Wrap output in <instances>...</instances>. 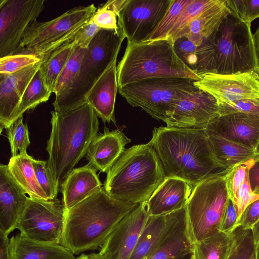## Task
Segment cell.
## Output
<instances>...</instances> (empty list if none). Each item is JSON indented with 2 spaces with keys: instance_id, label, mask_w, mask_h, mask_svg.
Returning <instances> with one entry per match:
<instances>
[{
  "instance_id": "1",
  "label": "cell",
  "mask_w": 259,
  "mask_h": 259,
  "mask_svg": "<svg viewBox=\"0 0 259 259\" xmlns=\"http://www.w3.org/2000/svg\"><path fill=\"white\" fill-rule=\"evenodd\" d=\"M155 149L165 177L183 180L194 187L230 170L215 159L204 128L160 126L149 142Z\"/></svg>"
},
{
  "instance_id": "2",
  "label": "cell",
  "mask_w": 259,
  "mask_h": 259,
  "mask_svg": "<svg viewBox=\"0 0 259 259\" xmlns=\"http://www.w3.org/2000/svg\"><path fill=\"white\" fill-rule=\"evenodd\" d=\"M138 204L114 198L102 187L66 209L61 244L76 254L101 247L119 223Z\"/></svg>"
},
{
  "instance_id": "3",
  "label": "cell",
  "mask_w": 259,
  "mask_h": 259,
  "mask_svg": "<svg viewBox=\"0 0 259 259\" xmlns=\"http://www.w3.org/2000/svg\"><path fill=\"white\" fill-rule=\"evenodd\" d=\"M51 113L52 128L46 150L49 156V170L60 187L86 155L98 135L99 120L88 103L74 109Z\"/></svg>"
},
{
  "instance_id": "4",
  "label": "cell",
  "mask_w": 259,
  "mask_h": 259,
  "mask_svg": "<svg viewBox=\"0 0 259 259\" xmlns=\"http://www.w3.org/2000/svg\"><path fill=\"white\" fill-rule=\"evenodd\" d=\"M104 188L112 197L128 203L147 201L165 177L152 145H134L106 172Z\"/></svg>"
},
{
  "instance_id": "5",
  "label": "cell",
  "mask_w": 259,
  "mask_h": 259,
  "mask_svg": "<svg viewBox=\"0 0 259 259\" xmlns=\"http://www.w3.org/2000/svg\"><path fill=\"white\" fill-rule=\"evenodd\" d=\"M118 88L141 80L179 77L199 80L198 75L178 56L170 38L140 43L127 41L117 66Z\"/></svg>"
},
{
  "instance_id": "6",
  "label": "cell",
  "mask_w": 259,
  "mask_h": 259,
  "mask_svg": "<svg viewBox=\"0 0 259 259\" xmlns=\"http://www.w3.org/2000/svg\"><path fill=\"white\" fill-rule=\"evenodd\" d=\"M210 72L219 75L259 72L251 24L232 11L207 38Z\"/></svg>"
},
{
  "instance_id": "7",
  "label": "cell",
  "mask_w": 259,
  "mask_h": 259,
  "mask_svg": "<svg viewBox=\"0 0 259 259\" xmlns=\"http://www.w3.org/2000/svg\"><path fill=\"white\" fill-rule=\"evenodd\" d=\"M125 38L119 28L101 29L87 49L79 72L71 84L55 96V111L64 112L86 104L87 95L115 62Z\"/></svg>"
},
{
  "instance_id": "8",
  "label": "cell",
  "mask_w": 259,
  "mask_h": 259,
  "mask_svg": "<svg viewBox=\"0 0 259 259\" xmlns=\"http://www.w3.org/2000/svg\"><path fill=\"white\" fill-rule=\"evenodd\" d=\"M195 80L179 77L147 78L119 88L118 92L132 106L165 122L177 103L195 87Z\"/></svg>"
},
{
  "instance_id": "9",
  "label": "cell",
  "mask_w": 259,
  "mask_h": 259,
  "mask_svg": "<svg viewBox=\"0 0 259 259\" xmlns=\"http://www.w3.org/2000/svg\"><path fill=\"white\" fill-rule=\"evenodd\" d=\"M225 176L205 180L193 187L186 205L193 243L220 232L229 198Z\"/></svg>"
},
{
  "instance_id": "10",
  "label": "cell",
  "mask_w": 259,
  "mask_h": 259,
  "mask_svg": "<svg viewBox=\"0 0 259 259\" xmlns=\"http://www.w3.org/2000/svg\"><path fill=\"white\" fill-rule=\"evenodd\" d=\"M65 211L58 199L45 201L29 197L17 229L22 236L30 240L61 244Z\"/></svg>"
},
{
  "instance_id": "11",
  "label": "cell",
  "mask_w": 259,
  "mask_h": 259,
  "mask_svg": "<svg viewBox=\"0 0 259 259\" xmlns=\"http://www.w3.org/2000/svg\"><path fill=\"white\" fill-rule=\"evenodd\" d=\"M44 0H0V58L15 54Z\"/></svg>"
},
{
  "instance_id": "12",
  "label": "cell",
  "mask_w": 259,
  "mask_h": 259,
  "mask_svg": "<svg viewBox=\"0 0 259 259\" xmlns=\"http://www.w3.org/2000/svg\"><path fill=\"white\" fill-rule=\"evenodd\" d=\"M171 0H127L117 16L118 24L127 41H146L168 9Z\"/></svg>"
},
{
  "instance_id": "13",
  "label": "cell",
  "mask_w": 259,
  "mask_h": 259,
  "mask_svg": "<svg viewBox=\"0 0 259 259\" xmlns=\"http://www.w3.org/2000/svg\"><path fill=\"white\" fill-rule=\"evenodd\" d=\"M97 10L95 5L92 4L87 7L72 8L48 21L35 20L26 30L17 52L22 49L41 46L58 39L88 22Z\"/></svg>"
},
{
  "instance_id": "14",
  "label": "cell",
  "mask_w": 259,
  "mask_h": 259,
  "mask_svg": "<svg viewBox=\"0 0 259 259\" xmlns=\"http://www.w3.org/2000/svg\"><path fill=\"white\" fill-rule=\"evenodd\" d=\"M194 85L213 96L218 102H233L247 99H259V72L219 75L197 74Z\"/></svg>"
},
{
  "instance_id": "15",
  "label": "cell",
  "mask_w": 259,
  "mask_h": 259,
  "mask_svg": "<svg viewBox=\"0 0 259 259\" xmlns=\"http://www.w3.org/2000/svg\"><path fill=\"white\" fill-rule=\"evenodd\" d=\"M149 214L147 201L139 203L117 225L101 246V259H130Z\"/></svg>"
},
{
  "instance_id": "16",
  "label": "cell",
  "mask_w": 259,
  "mask_h": 259,
  "mask_svg": "<svg viewBox=\"0 0 259 259\" xmlns=\"http://www.w3.org/2000/svg\"><path fill=\"white\" fill-rule=\"evenodd\" d=\"M219 110L217 99L195 86L177 103L165 123L168 127L204 128Z\"/></svg>"
},
{
  "instance_id": "17",
  "label": "cell",
  "mask_w": 259,
  "mask_h": 259,
  "mask_svg": "<svg viewBox=\"0 0 259 259\" xmlns=\"http://www.w3.org/2000/svg\"><path fill=\"white\" fill-rule=\"evenodd\" d=\"M207 135H213L253 150L259 142V116L243 113L220 115L204 127Z\"/></svg>"
},
{
  "instance_id": "18",
  "label": "cell",
  "mask_w": 259,
  "mask_h": 259,
  "mask_svg": "<svg viewBox=\"0 0 259 259\" xmlns=\"http://www.w3.org/2000/svg\"><path fill=\"white\" fill-rule=\"evenodd\" d=\"M11 175L7 165H0V230L6 235L17 229L28 197Z\"/></svg>"
},
{
  "instance_id": "19",
  "label": "cell",
  "mask_w": 259,
  "mask_h": 259,
  "mask_svg": "<svg viewBox=\"0 0 259 259\" xmlns=\"http://www.w3.org/2000/svg\"><path fill=\"white\" fill-rule=\"evenodd\" d=\"M42 61L11 74H0L1 133L3 128H7L27 87L39 69Z\"/></svg>"
},
{
  "instance_id": "20",
  "label": "cell",
  "mask_w": 259,
  "mask_h": 259,
  "mask_svg": "<svg viewBox=\"0 0 259 259\" xmlns=\"http://www.w3.org/2000/svg\"><path fill=\"white\" fill-rule=\"evenodd\" d=\"M121 131H110L105 127L103 133L98 134L90 144L86 157L89 164L97 171L107 172L125 152L131 142Z\"/></svg>"
},
{
  "instance_id": "21",
  "label": "cell",
  "mask_w": 259,
  "mask_h": 259,
  "mask_svg": "<svg viewBox=\"0 0 259 259\" xmlns=\"http://www.w3.org/2000/svg\"><path fill=\"white\" fill-rule=\"evenodd\" d=\"M193 189L183 180L165 177L147 201L149 214L164 215L185 207Z\"/></svg>"
},
{
  "instance_id": "22",
  "label": "cell",
  "mask_w": 259,
  "mask_h": 259,
  "mask_svg": "<svg viewBox=\"0 0 259 259\" xmlns=\"http://www.w3.org/2000/svg\"><path fill=\"white\" fill-rule=\"evenodd\" d=\"M192 241L186 206L176 210L169 231L153 251L145 259H174L191 253Z\"/></svg>"
},
{
  "instance_id": "23",
  "label": "cell",
  "mask_w": 259,
  "mask_h": 259,
  "mask_svg": "<svg viewBox=\"0 0 259 259\" xmlns=\"http://www.w3.org/2000/svg\"><path fill=\"white\" fill-rule=\"evenodd\" d=\"M118 90L116 62H114L96 82L85 97L98 117L103 122L116 124L114 108Z\"/></svg>"
},
{
  "instance_id": "24",
  "label": "cell",
  "mask_w": 259,
  "mask_h": 259,
  "mask_svg": "<svg viewBox=\"0 0 259 259\" xmlns=\"http://www.w3.org/2000/svg\"><path fill=\"white\" fill-rule=\"evenodd\" d=\"M97 170L89 164L74 168L61 186L62 203L69 209L102 187Z\"/></svg>"
},
{
  "instance_id": "25",
  "label": "cell",
  "mask_w": 259,
  "mask_h": 259,
  "mask_svg": "<svg viewBox=\"0 0 259 259\" xmlns=\"http://www.w3.org/2000/svg\"><path fill=\"white\" fill-rule=\"evenodd\" d=\"M11 259H75L74 254L60 244L35 241L20 234L10 239Z\"/></svg>"
},
{
  "instance_id": "26",
  "label": "cell",
  "mask_w": 259,
  "mask_h": 259,
  "mask_svg": "<svg viewBox=\"0 0 259 259\" xmlns=\"http://www.w3.org/2000/svg\"><path fill=\"white\" fill-rule=\"evenodd\" d=\"M176 213V210L164 215H149L130 259L148 257L169 231Z\"/></svg>"
},
{
  "instance_id": "27",
  "label": "cell",
  "mask_w": 259,
  "mask_h": 259,
  "mask_svg": "<svg viewBox=\"0 0 259 259\" xmlns=\"http://www.w3.org/2000/svg\"><path fill=\"white\" fill-rule=\"evenodd\" d=\"M230 12L226 0H218L216 4L201 13L191 21L184 36L196 46H199L212 33Z\"/></svg>"
},
{
  "instance_id": "28",
  "label": "cell",
  "mask_w": 259,
  "mask_h": 259,
  "mask_svg": "<svg viewBox=\"0 0 259 259\" xmlns=\"http://www.w3.org/2000/svg\"><path fill=\"white\" fill-rule=\"evenodd\" d=\"M34 159L27 153L11 157L7 165L9 172L29 197L48 201L37 180L33 166Z\"/></svg>"
},
{
  "instance_id": "29",
  "label": "cell",
  "mask_w": 259,
  "mask_h": 259,
  "mask_svg": "<svg viewBox=\"0 0 259 259\" xmlns=\"http://www.w3.org/2000/svg\"><path fill=\"white\" fill-rule=\"evenodd\" d=\"M207 137L215 159L228 170L259 156L255 150L223 138L213 135Z\"/></svg>"
},
{
  "instance_id": "30",
  "label": "cell",
  "mask_w": 259,
  "mask_h": 259,
  "mask_svg": "<svg viewBox=\"0 0 259 259\" xmlns=\"http://www.w3.org/2000/svg\"><path fill=\"white\" fill-rule=\"evenodd\" d=\"M174 47L179 58L196 74L209 73V55L205 39L196 46L184 36L175 40Z\"/></svg>"
},
{
  "instance_id": "31",
  "label": "cell",
  "mask_w": 259,
  "mask_h": 259,
  "mask_svg": "<svg viewBox=\"0 0 259 259\" xmlns=\"http://www.w3.org/2000/svg\"><path fill=\"white\" fill-rule=\"evenodd\" d=\"M234 242L233 232L222 231L193 244L190 259H227Z\"/></svg>"
},
{
  "instance_id": "32",
  "label": "cell",
  "mask_w": 259,
  "mask_h": 259,
  "mask_svg": "<svg viewBox=\"0 0 259 259\" xmlns=\"http://www.w3.org/2000/svg\"><path fill=\"white\" fill-rule=\"evenodd\" d=\"M52 93L46 83L39 68L27 87L18 106L9 121L7 128L18 118L23 116L26 111L33 109L40 103L47 102Z\"/></svg>"
},
{
  "instance_id": "33",
  "label": "cell",
  "mask_w": 259,
  "mask_h": 259,
  "mask_svg": "<svg viewBox=\"0 0 259 259\" xmlns=\"http://www.w3.org/2000/svg\"><path fill=\"white\" fill-rule=\"evenodd\" d=\"M77 46L74 40L44 57L40 69L46 83L53 93L55 83Z\"/></svg>"
},
{
  "instance_id": "34",
  "label": "cell",
  "mask_w": 259,
  "mask_h": 259,
  "mask_svg": "<svg viewBox=\"0 0 259 259\" xmlns=\"http://www.w3.org/2000/svg\"><path fill=\"white\" fill-rule=\"evenodd\" d=\"M218 0H191L184 9L174 26L168 35V38L174 42L183 37L191 21L201 13L214 5Z\"/></svg>"
},
{
  "instance_id": "35",
  "label": "cell",
  "mask_w": 259,
  "mask_h": 259,
  "mask_svg": "<svg viewBox=\"0 0 259 259\" xmlns=\"http://www.w3.org/2000/svg\"><path fill=\"white\" fill-rule=\"evenodd\" d=\"M233 233L234 242L227 259H256V245L251 229L237 226Z\"/></svg>"
},
{
  "instance_id": "36",
  "label": "cell",
  "mask_w": 259,
  "mask_h": 259,
  "mask_svg": "<svg viewBox=\"0 0 259 259\" xmlns=\"http://www.w3.org/2000/svg\"><path fill=\"white\" fill-rule=\"evenodd\" d=\"M87 49L76 46L74 51L60 74L55 84L53 93L57 96L71 84L77 75Z\"/></svg>"
},
{
  "instance_id": "37",
  "label": "cell",
  "mask_w": 259,
  "mask_h": 259,
  "mask_svg": "<svg viewBox=\"0 0 259 259\" xmlns=\"http://www.w3.org/2000/svg\"><path fill=\"white\" fill-rule=\"evenodd\" d=\"M191 0H171L170 5L154 31L147 41L165 39L182 12Z\"/></svg>"
},
{
  "instance_id": "38",
  "label": "cell",
  "mask_w": 259,
  "mask_h": 259,
  "mask_svg": "<svg viewBox=\"0 0 259 259\" xmlns=\"http://www.w3.org/2000/svg\"><path fill=\"white\" fill-rule=\"evenodd\" d=\"M6 134L10 144L12 157L27 153V148L30 142L27 125L23 123V116L6 128Z\"/></svg>"
},
{
  "instance_id": "39",
  "label": "cell",
  "mask_w": 259,
  "mask_h": 259,
  "mask_svg": "<svg viewBox=\"0 0 259 259\" xmlns=\"http://www.w3.org/2000/svg\"><path fill=\"white\" fill-rule=\"evenodd\" d=\"M33 166L38 183L49 200L57 199L59 187L55 182L48 161L34 159Z\"/></svg>"
},
{
  "instance_id": "40",
  "label": "cell",
  "mask_w": 259,
  "mask_h": 259,
  "mask_svg": "<svg viewBox=\"0 0 259 259\" xmlns=\"http://www.w3.org/2000/svg\"><path fill=\"white\" fill-rule=\"evenodd\" d=\"M42 60L31 54H17L0 58V74H9L35 64Z\"/></svg>"
},
{
  "instance_id": "41",
  "label": "cell",
  "mask_w": 259,
  "mask_h": 259,
  "mask_svg": "<svg viewBox=\"0 0 259 259\" xmlns=\"http://www.w3.org/2000/svg\"><path fill=\"white\" fill-rule=\"evenodd\" d=\"M259 157L251 158L232 167L225 176L229 197L232 199L248 175L249 168Z\"/></svg>"
},
{
  "instance_id": "42",
  "label": "cell",
  "mask_w": 259,
  "mask_h": 259,
  "mask_svg": "<svg viewBox=\"0 0 259 259\" xmlns=\"http://www.w3.org/2000/svg\"><path fill=\"white\" fill-rule=\"evenodd\" d=\"M231 11L243 22L251 24L259 18V0H226Z\"/></svg>"
},
{
  "instance_id": "43",
  "label": "cell",
  "mask_w": 259,
  "mask_h": 259,
  "mask_svg": "<svg viewBox=\"0 0 259 259\" xmlns=\"http://www.w3.org/2000/svg\"><path fill=\"white\" fill-rule=\"evenodd\" d=\"M220 115L243 113L259 116V99H247L233 102H218Z\"/></svg>"
},
{
  "instance_id": "44",
  "label": "cell",
  "mask_w": 259,
  "mask_h": 259,
  "mask_svg": "<svg viewBox=\"0 0 259 259\" xmlns=\"http://www.w3.org/2000/svg\"><path fill=\"white\" fill-rule=\"evenodd\" d=\"M257 199H259V195L254 194L252 191L247 175L232 199L237 211L238 219L245 208L249 204Z\"/></svg>"
},
{
  "instance_id": "45",
  "label": "cell",
  "mask_w": 259,
  "mask_h": 259,
  "mask_svg": "<svg viewBox=\"0 0 259 259\" xmlns=\"http://www.w3.org/2000/svg\"><path fill=\"white\" fill-rule=\"evenodd\" d=\"M92 19L101 29L119 30L117 15L104 5L97 9Z\"/></svg>"
},
{
  "instance_id": "46",
  "label": "cell",
  "mask_w": 259,
  "mask_h": 259,
  "mask_svg": "<svg viewBox=\"0 0 259 259\" xmlns=\"http://www.w3.org/2000/svg\"><path fill=\"white\" fill-rule=\"evenodd\" d=\"M101 28L93 21L92 18L82 27L74 38L77 46L87 49Z\"/></svg>"
},
{
  "instance_id": "47",
  "label": "cell",
  "mask_w": 259,
  "mask_h": 259,
  "mask_svg": "<svg viewBox=\"0 0 259 259\" xmlns=\"http://www.w3.org/2000/svg\"><path fill=\"white\" fill-rule=\"evenodd\" d=\"M259 220V199L249 204L238 219L237 227L251 229Z\"/></svg>"
},
{
  "instance_id": "48",
  "label": "cell",
  "mask_w": 259,
  "mask_h": 259,
  "mask_svg": "<svg viewBox=\"0 0 259 259\" xmlns=\"http://www.w3.org/2000/svg\"><path fill=\"white\" fill-rule=\"evenodd\" d=\"M237 213L234 203L230 197L222 221L220 231L230 234L237 227Z\"/></svg>"
},
{
  "instance_id": "49",
  "label": "cell",
  "mask_w": 259,
  "mask_h": 259,
  "mask_svg": "<svg viewBox=\"0 0 259 259\" xmlns=\"http://www.w3.org/2000/svg\"><path fill=\"white\" fill-rule=\"evenodd\" d=\"M248 176L252 191L259 195V157L249 168Z\"/></svg>"
},
{
  "instance_id": "50",
  "label": "cell",
  "mask_w": 259,
  "mask_h": 259,
  "mask_svg": "<svg viewBox=\"0 0 259 259\" xmlns=\"http://www.w3.org/2000/svg\"><path fill=\"white\" fill-rule=\"evenodd\" d=\"M0 259H11L10 239L0 230Z\"/></svg>"
},
{
  "instance_id": "51",
  "label": "cell",
  "mask_w": 259,
  "mask_h": 259,
  "mask_svg": "<svg viewBox=\"0 0 259 259\" xmlns=\"http://www.w3.org/2000/svg\"><path fill=\"white\" fill-rule=\"evenodd\" d=\"M127 0L108 1L104 5L113 11L118 16L124 8Z\"/></svg>"
},
{
  "instance_id": "52",
  "label": "cell",
  "mask_w": 259,
  "mask_h": 259,
  "mask_svg": "<svg viewBox=\"0 0 259 259\" xmlns=\"http://www.w3.org/2000/svg\"><path fill=\"white\" fill-rule=\"evenodd\" d=\"M251 230L256 246L259 244V220L253 225Z\"/></svg>"
},
{
  "instance_id": "53",
  "label": "cell",
  "mask_w": 259,
  "mask_h": 259,
  "mask_svg": "<svg viewBox=\"0 0 259 259\" xmlns=\"http://www.w3.org/2000/svg\"><path fill=\"white\" fill-rule=\"evenodd\" d=\"M253 37L259 65V26L253 34Z\"/></svg>"
},
{
  "instance_id": "54",
  "label": "cell",
  "mask_w": 259,
  "mask_h": 259,
  "mask_svg": "<svg viewBox=\"0 0 259 259\" xmlns=\"http://www.w3.org/2000/svg\"><path fill=\"white\" fill-rule=\"evenodd\" d=\"M88 259H101L99 253H91L87 254Z\"/></svg>"
},
{
  "instance_id": "55",
  "label": "cell",
  "mask_w": 259,
  "mask_h": 259,
  "mask_svg": "<svg viewBox=\"0 0 259 259\" xmlns=\"http://www.w3.org/2000/svg\"><path fill=\"white\" fill-rule=\"evenodd\" d=\"M191 253L187 254L186 255L174 258V259H190Z\"/></svg>"
},
{
  "instance_id": "56",
  "label": "cell",
  "mask_w": 259,
  "mask_h": 259,
  "mask_svg": "<svg viewBox=\"0 0 259 259\" xmlns=\"http://www.w3.org/2000/svg\"><path fill=\"white\" fill-rule=\"evenodd\" d=\"M256 259H259V244L256 246Z\"/></svg>"
},
{
  "instance_id": "57",
  "label": "cell",
  "mask_w": 259,
  "mask_h": 259,
  "mask_svg": "<svg viewBox=\"0 0 259 259\" xmlns=\"http://www.w3.org/2000/svg\"><path fill=\"white\" fill-rule=\"evenodd\" d=\"M75 259H88L87 255L82 254L77 258H75Z\"/></svg>"
},
{
  "instance_id": "58",
  "label": "cell",
  "mask_w": 259,
  "mask_h": 259,
  "mask_svg": "<svg viewBox=\"0 0 259 259\" xmlns=\"http://www.w3.org/2000/svg\"><path fill=\"white\" fill-rule=\"evenodd\" d=\"M255 151L256 153L259 155V142L258 143V144L255 148Z\"/></svg>"
}]
</instances>
